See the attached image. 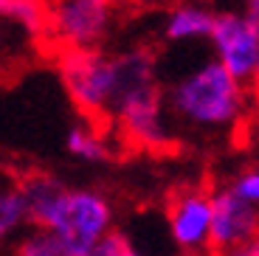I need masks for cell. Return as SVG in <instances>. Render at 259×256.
Here are the masks:
<instances>
[{
    "label": "cell",
    "mask_w": 259,
    "mask_h": 256,
    "mask_svg": "<svg viewBox=\"0 0 259 256\" xmlns=\"http://www.w3.org/2000/svg\"><path fill=\"white\" fill-rule=\"evenodd\" d=\"M48 231H54L73 256H88L93 245L116 231V205L99 189L68 186Z\"/></svg>",
    "instance_id": "cell-4"
},
{
    "label": "cell",
    "mask_w": 259,
    "mask_h": 256,
    "mask_svg": "<svg viewBox=\"0 0 259 256\" xmlns=\"http://www.w3.org/2000/svg\"><path fill=\"white\" fill-rule=\"evenodd\" d=\"M26 228H28V217L23 197H20L17 180L0 183V248L12 242L14 237H20Z\"/></svg>",
    "instance_id": "cell-12"
},
{
    "label": "cell",
    "mask_w": 259,
    "mask_h": 256,
    "mask_svg": "<svg viewBox=\"0 0 259 256\" xmlns=\"http://www.w3.org/2000/svg\"><path fill=\"white\" fill-rule=\"evenodd\" d=\"M228 256H259V237H253L251 242L240 245L237 250H231Z\"/></svg>",
    "instance_id": "cell-17"
},
{
    "label": "cell",
    "mask_w": 259,
    "mask_h": 256,
    "mask_svg": "<svg viewBox=\"0 0 259 256\" xmlns=\"http://www.w3.org/2000/svg\"><path fill=\"white\" fill-rule=\"evenodd\" d=\"M226 186L234 194H240L245 203H251L259 208V166H248V169H242V172H237Z\"/></svg>",
    "instance_id": "cell-15"
},
{
    "label": "cell",
    "mask_w": 259,
    "mask_h": 256,
    "mask_svg": "<svg viewBox=\"0 0 259 256\" xmlns=\"http://www.w3.org/2000/svg\"><path fill=\"white\" fill-rule=\"evenodd\" d=\"M130 245H133V239H130L124 231L116 228V231H110L99 245H93L88 256H127Z\"/></svg>",
    "instance_id": "cell-16"
},
{
    "label": "cell",
    "mask_w": 259,
    "mask_h": 256,
    "mask_svg": "<svg viewBox=\"0 0 259 256\" xmlns=\"http://www.w3.org/2000/svg\"><path fill=\"white\" fill-rule=\"evenodd\" d=\"M242 12L259 26V0H242Z\"/></svg>",
    "instance_id": "cell-18"
},
{
    "label": "cell",
    "mask_w": 259,
    "mask_h": 256,
    "mask_svg": "<svg viewBox=\"0 0 259 256\" xmlns=\"http://www.w3.org/2000/svg\"><path fill=\"white\" fill-rule=\"evenodd\" d=\"M175 118L166 107V88L161 82H149L118 93L107 115V127L113 130L121 149H138L149 155H169L178 149Z\"/></svg>",
    "instance_id": "cell-2"
},
{
    "label": "cell",
    "mask_w": 259,
    "mask_h": 256,
    "mask_svg": "<svg viewBox=\"0 0 259 256\" xmlns=\"http://www.w3.org/2000/svg\"><path fill=\"white\" fill-rule=\"evenodd\" d=\"M121 144L107 124L79 118L68 133H65V152L82 163H110Z\"/></svg>",
    "instance_id": "cell-10"
},
{
    "label": "cell",
    "mask_w": 259,
    "mask_h": 256,
    "mask_svg": "<svg viewBox=\"0 0 259 256\" xmlns=\"http://www.w3.org/2000/svg\"><path fill=\"white\" fill-rule=\"evenodd\" d=\"M245 84L237 82L217 59L192 68L166 88V107L172 118L208 133L234 127L245 113Z\"/></svg>",
    "instance_id": "cell-1"
},
{
    "label": "cell",
    "mask_w": 259,
    "mask_h": 256,
    "mask_svg": "<svg viewBox=\"0 0 259 256\" xmlns=\"http://www.w3.org/2000/svg\"><path fill=\"white\" fill-rule=\"evenodd\" d=\"M259 237V208L234 194L226 183L211 186V250L231 253Z\"/></svg>",
    "instance_id": "cell-8"
},
{
    "label": "cell",
    "mask_w": 259,
    "mask_h": 256,
    "mask_svg": "<svg viewBox=\"0 0 259 256\" xmlns=\"http://www.w3.org/2000/svg\"><path fill=\"white\" fill-rule=\"evenodd\" d=\"M118 17L116 0H51L46 39L54 51L104 48Z\"/></svg>",
    "instance_id": "cell-5"
},
{
    "label": "cell",
    "mask_w": 259,
    "mask_h": 256,
    "mask_svg": "<svg viewBox=\"0 0 259 256\" xmlns=\"http://www.w3.org/2000/svg\"><path fill=\"white\" fill-rule=\"evenodd\" d=\"M169 239L181 256L211 250V189L203 183H183L172 189L163 205Z\"/></svg>",
    "instance_id": "cell-6"
},
{
    "label": "cell",
    "mask_w": 259,
    "mask_h": 256,
    "mask_svg": "<svg viewBox=\"0 0 259 256\" xmlns=\"http://www.w3.org/2000/svg\"><path fill=\"white\" fill-rule=\"evenodd\" d=\"M0 20L17 23L34 37H46L48 3L46 0H0Z\"/></svg>",
    "instance_id": "cell-13"
},
{
    "label": "cell",
    "mask_w": 259,
    "mask_h": 256,
    "mask_svg": "<svg viewBox=\"0 0 259 256\" xmlns=\"http://www.w3.org/2000/svg\"><path fill=\"white\" fill-rule=\"evenodd\" d=\"M127 256H149V253H144L141 248H136V242L130 245V250H127Z\"/></svg>",
    "instance_id": "cell-19"
},
{
    "label": "cell",
    "mask_w": 259,
    "mask_h": 256,
    "mask_svg": "<svg viewBox=\"0 0 259 256\" xmlns=\"http://www.w3.org/2000/svg\"><path fill=\"white\" fill-rule=\"evenodd\" d=\"M214 59L237 82H259V26L245 12H214V26L208 34Z\"/></svg>",
    "instance_id": "cell-7"
},
{
    "label": "cell",
    "mask_w": 259,
    "mask_h": 256,
    "mask_svg": "<svg viewBox=\"0 0 259 256\" xmlns=\"http://www.w3.org/2000/svg\"><path fill=\"white\" fill-rule=\"evenodd\" d=\"M197 256H228V253H217V250H206V253H197Z\"/></svg>",
    "instance_id": "cell-20"
},
{
    "label": "cell",
    "mask_w": 259,
    "mask_h": 256,
    "mask_svg": "<svg viewBox=\"0 0 259 256\" xmlns=\"http://www.w3.org/2000/svg\"><path fill=\"white\" fill-rule=\"evenodd\" d=\"M214 26V12L200 3H178L166 12L163 17L161 34L166 42H200V39H208Z\"/></svg>",
    "instance_id": "cell-11"
},
{
    "label": "cell",
    "mask_w": 259,
    "mask_h": 256,
    "mask_svg": "<svg viewBox=\"0 0 259 256\" xmlns=\"http://www.w3.org/2000/svg\"><path fill=\"white\" fill-rule=\"evenodd\" d=\"M57 73L79 118L107 124L116 99L113 54L104 48H68L57 51Z\"/></svg>",
    "instance_id": "cell-3"
},
{
    "label": "cell",
    "mask_w": 259,
    "mask_h": 256,
    "mask_svg": "<svg viewBox=\"0 0 259 256\" xmlns=\"http://www.w3.org/2000/svg\"><path fill=\"white\" fill-rule=\"evenodd\" d=\"M12 256H73L71 248L48 228H31L28 225L20 239L14 242Z\"/></svg>",
    "instance_id": "cell-14"
},
{
    "label": "cell",
    "mask_w": 259,
    "mask_h": 256,
    "mask_svg": "<svg viewBox=\"0 0 259 256\" xmlns=\"http://www.w3.org/2000/svg\"><path fill=\"white\" fill-rule=\"evenodd\" d=\"M17 189H20V197H23V205H26L28 225L31 228H48L65 192H68V183L54 172L34 169V172L20 175Z\"/></svg>",
    "instance_id": "cell-9"
}]
</instances>
